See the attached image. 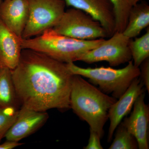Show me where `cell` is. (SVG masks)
Segmentation results:
<instances>
[{
	"label": "cell",
	"instance_id": "1",
	"mask_svg": "<svg viewBox=\"0 0 149 149\" xmlns=\"http://www.w3.org/2000/svg\"><path fill=\"white\" fill-rule=\"evenodd\" d=\"M11 72L21 106L39 111L70 108L73 74L66 63L24 49Z\"/></svg>",
	"mask_w": 149,
	"mask_h": 149
},
{
	"label": "cell",
	"instance_id": "2",
	"mask_svg": "<svg viewBox=\"0 0 149 149\" xmlns=\"http://www.w3.org/2000/svg\"><path fill=\"white\" fill-rule=\"evenodd\" d=\"M117 99L110 97L85 80L73 74L70 95V107L101 138L108 118L110 108Z\"/></svg>",
	"mask_w": 149,
	"mask_h": 149
},
{
	"label": "cell",
	"instance_id": "3",
	"mask_svg": "<svg viewBox=\"0 0 149 149\" xmlns=\"http://www.w3.org/2000/svg\"><path fill=\"white\" fill-rule=\"evenodd\" d=\"M104 40H77L59 34L51 28L36 37L22 38L21 45L22 49L38 51L68 63L79 61L84 54L99 45Z\"/></svg>",
	"mask_w": 149,
	"mask_h": 149
},
{
	"label": "cell",
	"instance_id": "4",
	"mask_svg": "<svg viewBox=\"0 0 149 149\" xmlns=\"http://www.w3.org/2000/svg\"><path fill=\"white\" fill-rule=\"evenodd\" d=\"M66 64L72 74L88 78L91 83L98 85L103 93L111 94L116 99L125 93L133 80L140 77L139 68L135 66L132 60L125 67L118 69L103 66L84 68L74 63Z\"/></svg>",
	"mask_w": 149,
	"mask_h": 149
},
{
	"label": "cell",
	"instance_id": "5",
	"mask_svg": "<svg viewBox=\"0 0 149 149\" xmlns=\"http://www.w3.org/2000/svg\"><path fill=\"white\" fill-rule=\"evenodd\" d=\"M53 29L59 34L77 40H95L109 37L98 21L83 11L73 8L65 11Z\"/></svg>",
	"mask_w": 149,
	"mask_h": 149
},
{
	"label": "cell",
	"instance_id": "6",
	"mask_svg": "<svg viewBox=\"0 0 149 149\" xmlns=\"http://www.w3.org/2000/svg\"><path fill=\"white\" fill-rule=\"evenodd\" d=\"M29 15L22 35L29 39L53 28L60 20L65 10L64 0H28Z\"/></svg>",
	"mask_w": 149,
	"mask_h": 149
},
{
	"label": "cell",
	"instance_id": "7",
	"mask_svg": "<svg viewBox=\"0 0 149 149\" xmlns=\"http://www.w3.org/2000/svg\"><path fill=\"white\" fill-rule=\"evenodd\" d=\"M130 40L122 32H115L109 39L104 40L99 45L84 54L79 61L89 64L106 61L111 66L128 63L132 60Z\"/></svg>",
	"mask_w": 149,
	"mask_h": 149
},
{
	"label": "cell",
	"instance_id": "8",
	"mask_svg": "<svg viewBox=\"0 0 149 149\" xmlns=\"http://www.w3.org/2000/svg\"><path fill=\"white\" fill-rule=\"evenodd\" d=\"M144 86L141 78H136L118 100L110 108L108 112L110 125L107 136L109 143L111 142L115 131L123 118L130 112L136 99L145 92Z\"/></svg>",
	"mask_w": 149,
	"mask_h": 149
},
{
	"label": "cell",
	"instance_id": "9",
	"mask_svg": "<svg viewBox=\"0 0 149 149\" xmlns=\"http://www.w3.org/2000/svg\"><path fill=\"white\" fill-rule=\"evenodd\" d=\"M145 98L144 92L136 99L130 116L125 118L122 122L136 138L140 149L149 148V108Z\"/></svg>",
	"mask_w": 149,
	"mask_h": 149
},
{
	"label": "cell",
	"instance_id": "10",
	"mask_svg": "<svg viewBox=\"0 0 149 149\" xmlns=\"http://www.w3.org/2000/svg\"><path fill=\"white\" fill-rule=\"evenodd\" d=\"M67 6L78 9L98 21L109 37L115 32V17L110 0H64Z\"/></svg>",
	"mask_w": 149,
	"mask_h": 149
},
{
	"label": "cell",
	"instance_id": "11",
	"mask_svg": "<svg viewBox=\"0 0 149 149\" xmlns=\"http://www.w3.org/2000/svg\"><path fill=\"white\" fill-rule=\"evenodd\" d=\"M48 118L46 111L21 106L13 124L6 134V141L19 142L41 128Z\"/></svg>",
	"mask_w": 149,
	"mask_h": 149
},
{
	"label": "cell",
	"instance_id": "12",
	"mask_svg": "<svg viewBox=\"0 0 149 149\" xmlns=\"http://www.w3.org/2000/svg\"><path fill=\"white\" fill-rule=\"evenodd\" d=\"M29 15L28 0H3L0 4V19L20 38H22Z\"/></svg>",
	"mask_w": 149,
	"mask_h": 149
},
{
	"label": "cell",
	"instance_id": "13",
	"mask_svg": "<svg viewBox=\"0 0 149 149\" xmlns=\"http://www.w3.org/2000/svg\"><path fill=\"white\" fill-rule=\"evenodd\" d=\"M21 39L0 19V67L11 70L16 67L22 49Z\"/></svg>",
	"mask_w": 149,
	"mask_h": 149
},
{
	"label": "cell",
	"instance_id": "14",
	"mask_svg": "<svg viewBox=\"0 0 149 149\" xmlns=\"http://www.w3.org/2000/svg\"><path fill=\"white\" fill-rule=\"evenodd\" d=\"M149 25V6L146 2L142 1L131 7L127 24L122 33L132 39L137 37Z\"/></svg>",
	"mask_w": 149,
	"mask_h": 149
},
{
	"label": "cell",
	"instance_id": "15",
	"mask_svg": "<svg viewBox=\"0 0 149 149\" xmlns=\"http://www.w3.org/2000/svg\"><path fill=\"white\" fill-rule=\"evenodd\" d=\"M20 106L11 70L0 67V108L13 107L19 109Z\"/></svg>",
	"mask_w": 149,
	"mask_h": 149
},
{
	"label": "cell",
	"instance_id": "16",
	"mask_svg": "<svg viewBox=\"0 0 149 149\" xmlns=\"http://www.w3.org/2000/svg\"><path fill=\"white\" fill-rule=\"evenodd\" d=\"M129 47L133 64L139 67L145 60L149 58V27L141 37L134 40H130Z\"/></svg>",
	"mask_w": 149,
	"mask_h": 149
},
{
	"label": "cell",
	"instance_id": "17",
	"mask_svg": "<svg viewBox=\"0 0 149 149\" xmlns=\"http://www.w3.org/2000/svg\"><path fill=\"white\" fill-rule=\"evenodd\" d=\"M115 138L109 149H139L136 138L122 122L117 127Z\"/></svg>",
	"mask_w": 149,
	"mask_h": 149
},
{
	"label": "cell",
	"instance_id": "18",
	"mask_svg": "<svg viewBox=\"0 0 149 149\" xmlns=\"http://www.w3.org/2000/svg\"><path fill=\"white\" fill-rule=\"evenodd\" d=\"M113 6L115 17V32H123L127 24L132 6L128 0H110Z\"/></svg>",
	"mask_w": 149,
	"mask_h": 149
},
{
	"label": "cell",
	"instance_id": "19",
	"mask_svg": "<svg viewBox=\"0 0 149 149\" xmlns=\"http://www.w3.org/2000/svg\"><path fill=\"white\" fill-rule=\"evenodd\" d=\"M19 109L13 107L0 108V142L13 124Z\"/></svg>",
	"mask_w": 149,
	"mask_h": 149
},
{
	"label": "cell",
	"instance_id": "20",
	"mask_svg": "<svg viewBox=\"0 0 149 149\" xmlns=\"http://www.w3.org/2000/svg\"><path fill=\"white\" fill-rule=\"evenodd\" d=\"M140 70V77L146 87L148 93L149 92V58L146 59L139 67Z\"/></svg>",
	"mask_w": 149,
	"mask_h": 149
},
{
	"label": "cell",
	"instance_id": "21",
	"mask_svg": "<svg viewBox=\"0 0 149 149\" xmlns=\"http://www.w3.org/2000/svg\"><path fill=\"white\" fill-rule=\"evenodd\" d=\"M100 138L96 131L90 128V136L88 145L84 147L85 149H103L101 143Z\"/></svg>",
	"mask_w": 149,
	"mask_h": 149
},
{
	"label": "cell",
	"instance_id": "22",
	"mask_svg": "<svg viewBox=\"0 0 149 149\" xmlns=\"http://www.w3.org/2000/svg\"><path fill=\"white\" fill-rule=\"evenodd\" d=\"M22 143L19 142L6 141L3 143L0 144V149H12L21 146Z\"/></svg>",
	"mask_w": 149,
	"mask_h": 149
},
{
	"label": "cell",
	"instance_id": "23",
	"mask_svg": "<svg viewBox=\"0 0 149 149\" xmlns=\"http://www.w3.org/2000/svg\"><path fill=\"white\" fill-rule=\"evenodd\" d=\"M130 5L133 6L139 3L141 0H128Z\"/></svg>",
	"mask_w": 149,
	"mask_h": 149
},
{
	"label": "cell",
	"instance_id": "24",
	"mask_svg": "<svg viewBox=\"0 0 149 149\" xmlns=\"http://www.w3.org/2000/svg\"><path fill=\"white\" fill-rule=\"evenodd\" d=\"M3 1V0H0V4H1V3H2V2Z\"/></svg>",
	"mask_w": 149,
	"mask_h": 149
}]
</instances>
